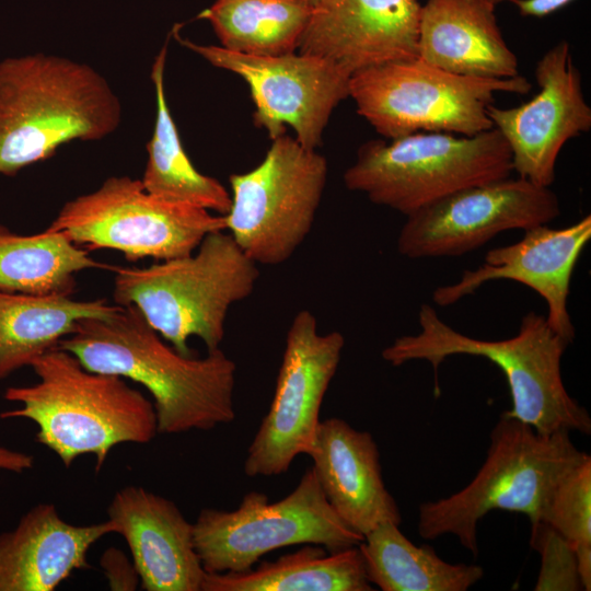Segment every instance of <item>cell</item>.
Wrapping results in <instances>:
<instances>
[{
  "label": "cell",
  "instance_id": "4dcf8cb0",
  "mask_svg": "<svg viewBox=\"0 0 591 591\" xmlns=\"http://www.w3.org/2000/svg\"><path fill=\"white\" fill-rule=\"evenodd\" d=\"M522 16L545 18L575 0H509Z\"/></svg>",
  "mask_w": 591,
  "mask_h": 591
},
{
  "label": "cell",
  "instance_id": "4316f807",
  "mask_svg": "<svg viewBox=\"0 0 591 591\" xmlns=\"http://www.w3.org/2000/svg\"><path fill=\"white\" fill-rule=\"evenodd\" d=\"M312 10L305 0H216L199 16L209 21L221 47L267 57L299 48Z\"/></svg>",
  "mask_w": 591,
  "mask_h": 591
},
{
  "label": "cell",
  "instance_id": "8992f818",
  "mask_svg": "<svg viewBox=\"0 0 591 591\" xmlns=\"http://www.w3.org/2000/svg\"><path fill=\"white\" fill-rule=\"evenodd\" d=\"M569 433H541L502 413L490 431L486 459L474 478L453 495L419 506V536L434 540L453 535L477 556V524L488 512H520L531 523L537 522L554 483L587 454L573 444Z\"/></svg>",
  "mask_w": 591,
  "mask_h": 591
},
{
  "label": "cell",
  "instance_id": "8fae6325",
  "mask_svg": "<svg viewBox=\"0 0 591 591\" xmlns=\"http://www.w3.org/2000/svg\"><path fill=\"white\" fill-rule=\"evenodd\" d=\"M48 229L77 245L112 248L129 262L167 260L192 254L204 237L225 230L224 216L149 194L141 179L107 178L97 189L67 201Z\"/></svg>",
  "mask_w": 591,
  "mask_h": 591
},
{
  "label": "cell",
  "instance_id": "cb8c5ba5",
  "mask_svg": "<svg viewBox=\"0 0 591 591\" xmlns=\"http://www.w3.org/2000/svg\"><path fill=\"white\" fill-rule=\"evenodd\" d=\"M166 53L167 47L164 45L155 56L151 70L157 116L152 136L147 143L148 161L141 183L149 194L159 199L225 216L231 208L230 193L217 178L195 169L184 150L167 106L164 89Z\"/></svg>",
  "mask_w": 591,
  "mask_h": 591
},
{
  "label": "cell",
  "instance_id": "e0dca14e",
  "mask_svg": "<svg viewBox=\"0 0 591 591\" xmlns=\"http://www.w3.org/2000/svg\"><path fill=\"white\" fill-rule=\"evenodd\" d=\"M418 0H321L299 53L326 59L350 76L418 57Z\"/></svg>",
  "mask_w": 591,
  "mask_h": 591
},
{
  "label": "cell",
  "instance_id": "7a4b0ae2",
  "mask_svg": "<svg viewBox=\"0 0 591 591\" xmlns=\"http://www.w3.org/2000/svg\"><path fill=\"white\" fill-rule=\"evenodd\" d=\"M30 367L38 381L8 387L3 397L20 407L0 413V418L32 420L37 426L36 441L66 467L81 455L93 454L100 471L116 445L148 443L159 433L152 402L126 379L90 371L59 347Z\"/></svg>",
  "mask_w": 591,
  "mask_h": 591
},
{
  "label": "cell",
  "instance_id": "9c48e42d",
  "mask_svg": "<svg viewBox=\"0 0 591 591\" xmlns=\"http://www.w3.org/2000/svg\"><path fill=\"white\" fill-rule=\"evenodd\" d=\"M263 161L229 178L228 231L257 265L287 262L310 234L327 178V161L287 134L271 140Z\"/></svg>",
  "mask_w": 591,
  "mask_h": 591
},
{
  "label": "cell",
  "instance_id": "44dd1931",
  "mask_svg": "<svg viewBox=\"0 0 591 591\" xmlns=\"http://www.w3.org/2000/svg\"><path fill=\"white\" fill-rule=\"evenodd\" d=\"M495 10L479 0H426L421 4L418 58L444 71L484 79L519 76Z\"/></svg>",
  "mask_w": 591,
  "mask_h": 591
},
{
  "label": "cell",
  "instance_id": "7402d4cb",
  "mask_svg": "<svg viewBox=\"0 0 591 591\" xmlns=\"http://www.w3.org/2000/svg\"><path fill=\"white\" fill-rule=\"evenodd\" d=\"M120 305L70 296H32L0 290V382L31 366L71 334L80 320L105 318Z\"/></svg>",
  "mask_w": 591,
  "mask_h": 591
},
{
  "label": "cell",
  "instance_id": "30bf717a",
  "mask_svg": "<svg viewBox=\"0 0 591 591\" xmlns=\"http://www.w3.org/2000/svg\"><path fill=\"white\" fill-rule=\"evenodd\" d=\"M193 524L197 554L210 573L248 570L286 546L314 544L335 552L363 541L331 507L312 467L276 502L252 490L235 510L205 508Z\"/></svg>",
  "mask_w": 591,
  "mask_h": 591
},
{
  "label": "cell",
  "instance_id": "7c38bea8",
  "mask_svg": "<svg viewBox=\"0 0 591 591\" xmlns=\"http://www.w3.org/2000/svg\"><path fill=\"white\" fill-rule=\"evenodd\" d=\"M344 345L339 332L320 334L316 317L309 310L296 314L287 332L270 407L247 449V476L283 474L298 455H309Z\"/></svg>",
  "mask_w": 591,
  "mask_h": 591
},
{
  "label": "cell",
  "instance_id": "ba28073f",
  "mask_svg": "<svg viewBox=\"0 0 591 591\" xmlns=\"http://www.w3.org/2000/svg\"><path fill=\"white\" fill-rule=\"evenodd\" d=\"M531 88L520 74L510 79L459 76L417 57L355 72L349 97L357 113L386 139L419 131L474 136L494 128L487 107L497 92L526 94Z\"/></svg>",
  "mask_w": 591,
  "mask_h": 591
},
{
  "label": "cell",
  "instance_id": "d6986e66",
  "mask_svg": "<svg viewBox=\"0 0 591 591\" xmlns=\"http://www.w3.org/2000/svg\"><path fill=\"white\" fill-rule=\"evenodd\" d=\"M309 456L326 500L352 531L364 537L384 522L402 523L370 432L341 418L321 420Z\"/></svg>",
  "mask_w": 591,
  "mask_h": 591
},
{
  "label": "cell",
  "instance_id": "83f0119b",
  "mask_svg": "<svg viewBox=\"0 0 591 591\" xmlns=\"http://www.w3.org/2000/svg\"><path fill=\"white\" fill-rule=\"evenodd\" d=\"M575 549L583 590H591V456L568 467L552 486L540 520Z\"/></svg>",
  "mask_w": 591,
  "mask_h": 591
},
{
  "label": "cell",
  "instance_id": "ffe728a7",
  "mask_svg": "<svg viewBox=\"0 0 591 591\" xmlns=\"http://www.w3.org/2000/svg\"><path fill=\"white\" fill-rule=\"evenodd\" d=\"M111 533L109 520L71 524L53 503L36 505L0 533V591H54L73 571L90 567L89 549Z\"/></svg>",
  "mask_w": 591,
  "mask_h": 591
},
{
  "label": "cell",
  "instance_id": "1f68e13d",
  "mask_svg": "<svg viewBox=\"0 0 591 591\" xmlns=\"http://www.w3.org/2000/svg\"><path fill=\"white\" fill-rule=\"evenodd\" d=\"M34 466V456L0 444V471L22 474Z\"/></svg>",
  "mask_w": 591,
  "mask_h": 591
},
{
  "label": "cell",
  "instance_id": "836d02e7",
  "mask_svg": "<svg viewBox=\"0 0 591 591\" xmlns=\"http://www.w3.org/2000/svg\"><path fill=\"white\" fill-rule=\"evenodd\" d=\"M308 3H310L312 7H315L321 0H305Z\"/></svg>",
  "mask_w": 591,
  "mask_h": 591
},
{
  "label": "cell",
  "instance_id": "603a6c76",
  "mask_svg": "<svg viewBox=\"0 0 591 591\" xmlns=\"http://www.w3.org/2000/svg\"><path fill=\"white\" fill-rule=\"evenodd\" d=\"M305 544L294 553L240 572H207L201 591H371L357 546L326 552Z\"/></svg>",
  "mask_w": 591,
  "mask_h": 591
},
{
  "label": "cell",
  "instance_id": "d6a6232c",
  "mask_svg": "<svg viewBox=\"0 0 591 591\" xmlns=\"http://www.w3.org/2000/svg\"><path fill=\"white\" fill-rule=\"evenodd\" d=\"M482 3H484L485 5H487L488 8L495 10V8L501 3L502 1H506V0H479Z\"/></svg>",
  "mask_w": 591,
  "mask_h": 591
},
{
  "label": "cell",
  "instance_id": "2e32d148",
  "mask_svg": "<svg viewBox=\"0 0 591 591\" xmlns=\"http://www.w3.org/2000/svg\"><path fill=\"white\" fill-rule=\"evenodd\" d=\"M523 232L518 242L488 251L482 265L464 270L454 283L437 287L432 301L441 308L450 306L486 282L512 280L545 301L548 325L571 344L576 332L568 297L573 270L591 239V216L559 229L542 224Z\"/></svg>",
  "mask_w": 591,
  "mask_h": 591
},
{
  "label": "cell",
  "instance_id": "5b68a950",
  "mask_svg": "<svg viewBox=\"0 0 591 591\" xmlns=\"http://www.w3.org/2000/svg\"><path fill=\"white\" fill-rule=\"evenodd\" d=\"M115 273V303L136 306L184 356H193L192 336L207 351L220 348L230 308L252 294L259 277L257 264L225 230L208 233L196 253Z\"/></svg>",
  "mask_w": 591,
  "mask_h": 591
},
{
  "label": "cell",
  "instance_id": "d4e9b609",
  "mask_svg": "<svg viewBox=\"0 0 591 591\" xmlns=\"http://www.w3.org/2000/svg\"><path fill=\"white\" fill-rule=\"evenodd\" d=\"M370 583L383 591H466L484 577L479 565L451 564L384 522L358 545Z\"/></svg>",
  "mask_w": 591,
  "mask_h": 591
},
{
  "label": "cell",
  "instance_id": "9a60e30c",
  "mask_svg": "<svg viewBox=\"0 0 591 591\" xmlns=\"http://www.w3.org/2000/svg\"><path fill=\"white\" fill-rule=\"evenodd\" d=\"M534 74L540 91L530 101L509 108L490 104L487 115L509 146L518 177L551 187L565 143L591 129V107L567 40L541 57Z\"/></svg>",
  "mask_w": 591,
  "mask_h": 591
},
{
  "label": "cell",
  "instance_id": "f1b7e54d",
  "mask_svg": "<svg viewBox=\"0 0 591 591\" xmlns=\"http://www.w3.org/2000/svg\"><path fill=\"white\" fill-rule=\"evenodd\" d=\"M531 546L541 556L535 591L583 590L573 547L543 521L531 523Z\"/></svg>",
  "mask_w": 591,
  "mask_h": 591
},
{
  "label": "cell",
  "instance_id": "ac0fdd59",
  "mask_svg": "<svg viewBox=\"0 0 591 591\" xmlns=\"http://www.w3.org/2000/svg\"><path fill=\"white\" fill-rule=\"evenodd\" d=\"M107 520L129 547L147 591H201L207 571L197 554L194 524L170 499L140 486L115 493Z\"/></svg>",
  "mask_w": 591,
  "mask_h": 591
},
{
  "label": "cell",
  "instance_id": "3957f363",
  "mask_svg": "<svg viewBox=\"0 0 591 591\" xmlns=\"http://www.w3.org/2000/svg\"><path fill=\"white\" fill-rule=\"evenodd\" d=\"M121 105L93 67L43 53L0 61V174L13 176L73 140H100Z\"/></svg>",
  "mask_w": 591,
  "mask_h": 591
},
{
  "label": "cell",
  "instance_id": "6da1fadb",
  "mask_svg": "<svg viewBox=\"0 0 591 591\" xmlns=\"http://www.w3.org/2000/svg\"><path fill=\"white\" fill-rule=\"evenodd\" d=\"M57 347L94 372L129 379L153 398L159 433L211 430L235 418L236 364L220 348L204 358L166 345L134 305L80 320Z\"/></svg>",
  "mask_w": 591,
  "mask_h": 591
},
{
  "label": "cell",
  "instance_id": "4fadbf2b",
  "mask_svg": "<svg viewBox=\"0 0 591 591\" xmlns=\"http://www.w3.org/2000/svg\"><path fill=\"white\" fill-rule=\"evenodd\" d=\"M175 37L213 67L247 83L255 105L254 124L271 140L290 127L301 146L316 150L333 111L349 97L351 76L326 59L301 53L245 55Z\"/></svg>",
  "mask_w": 591,
  "mask_h": 591
},
{
  "label": "cell",
  "instance_id": "52a82bcc",
  "mask_svg": "<svg viewBox=\"0 0 591 591\" xmlns=\"http://www.w3.org/2000/svg\"><path fill=\"white\" fill-rule=\"evenodd\" d=\"M512 172L509 146L496 128L474 136L419 131L362 143L344 183L407 217L452 193Z\"/></svg>",
  "mask_w": 591,
  "mask_h": 591
},
{
  "label": "cell",
  "instance_id": "f546056e",
  "mask_svg": "<svg viewBox=\"0 0 591 591\" xmlns=\"http://www.w3.org/2000/svg\"><path fill=\"white\" fill-rule=\"evenodd\" d=\"M101 566L112 590H135L139 576L132 560L116 548H108L100 559Z\"/></svg>",
  "mask_w": 591,
  "mask_h": 591
},
{
  "label": "cell",
  "instance_id": "277c9868",
  "mask_svg": "<svg viewBox=\"0 0 591 591\" xmlns=\"http://www.w3.org/2000/svg\"><path fill=\"white\" fill-rule=\"evenodd\" d=\"M419 332L404 335L382 350L393 367L425 360L434 371L436 394L440 393L437 373L451 356L485 358L503 373L511 396L505 415L528 424L541 433L556 431L591 432L588 410L568 393L561 375V359L569 344L547 323L545 315L526 313L518 333L505 339L488 340L465 335L438 315L427 303L418 312Z\"/></svg>",
  "mask_w": 591,
  "mask_h": 591
},
{
  "label": "cell",
  "instance_id": "484cf974",
  "mask_svg": "<svg viewBox=\"0 0 591 591\" xmlns=\"http://www.w3.org/2000/svg\"><path fill=\"white\" fill-rule=\"evenodd\" d=\"M90 268H113L93 259L62 232L21 235L0 224V290L32 296H70L74 275Z\"/></svg>",
  "mask_w": 591,
  "mask_h": 591
},
{
  "label": "cell",
  "instance_id": "5bb4252c",
  "mask_svg": "<svg viewBox=\"0 0 591 591\" xmlns=\"http://www.w3.org/2000/svg\"><path fill=\"white\" fill-rule=\"evenodd\" d=\"M559 215L549 187L509 176L463 188L407 216L397 251L412 259L461 256L501 232L549 224Z\"/></svg>",
  "mask_w": 591,
  "mask_h": 591
}]
</instances>
